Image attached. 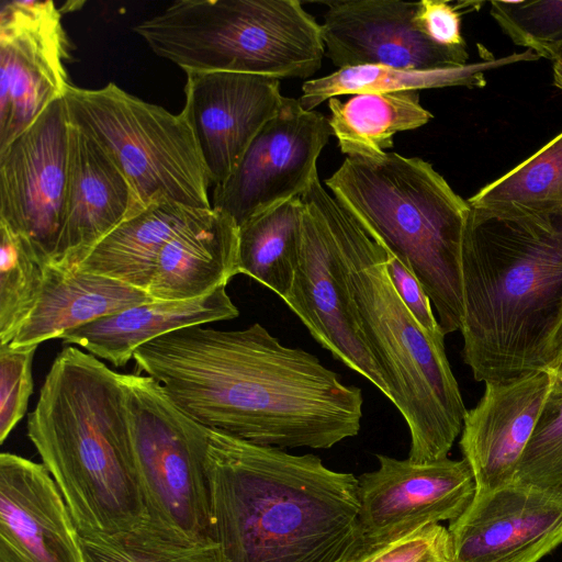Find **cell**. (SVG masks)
Masks as SVG:
<instances>
[{
    "instance_id": "obj_16",
    "label": "cell",
    "mask_w": 562,
    "mask_h": 562,
    "mask_svg": "<svg viewBox=\"0 0 562 562\" xmlns=\"http://www.w3.org/2000/svg\"><path fill=\"white\" fill-rule=\"evenodd\" d=\"M448 531L453 562H539L562 544V494L517 483L476 491Z\"/></svg>"
},
{
    "instance_id": "obj_10",
    "label": "cell",
    "mask_w": 562,
    "mask_h": 562,
    "mask_svg": "<svg viewBox=\"0 0 562 562\" xmlns=\"http://www.w3.org/2000/svg\"><path fill=\"white\" fill-rule=\"evenodd\" d=\"M69 137L61 98L0 150V223L21 237L44 268L54 263L63 227Z\"/></svg>"
},
{
    "instance_id": "obj_30",
    "label": "cell",
    "mask_w": 562,
    "mask_h": 562,
    "mask_svg": "<svg viewBox=\"0 0 562 562\" xmlns=\"http://www.w3.org/2000/svg\"><path fill=\"white\" fill-rule=\"evenodd\" d=\"M77 533L82 562H218L215 543L180 544L143 526L113 535Z\"/></svg>"
},
{
    "instance_id": "obj_9",
    "label": "cell",
    "mask_w": 562,
    "mask_h": 562,
    "mask_svg": "<svg viewBox=\"0 0 562 562\" xmlns=\"http://www.w3.org/2000/svg\"><path fill=\"white\" fill-rule=\"evenodd\" d=\"M143 525L180 544L215 543L206 473L207 428L181 411L151 376L122 373Z\"/></svg>"
},
{
    "instance_id": "obj_21",
    "label": "cell",
    "mask_w": 562,
    "mask_h": 562,
    "mask_svg": "<svg viewBox=\"0 0 562 562\" xmlns=\"http://www.w3.org/2000/svg\"><path fill=\"white\" fill-rule=\"evenodd\" d=\"M238 229L226 213L201 211L161 249L147 293L156 301H187L226 286L239 273Z\"/></svg>"
},
{
    "instance_id": "obj_27",
    "label": "cell",
    "mask_w": 562,
    "mask_h": 562,
    "mask_svg": "<svg viewBox=\"0 0 562 562\" xmlns=\"http://www.w3.org/2000/svg\"><path fill=\"white\" fill-rule=\"evenodd\" d=\"M304 203L301 196L265 211L238 229V269L284 300L300 260Z\"/></svg>"
},
{
    "instance_id": "obj_22",
    "label": "cell",
    "mask_w": 562,
    "mask_h": 562,
    "mask_svg": "<svg viewBox=\"0 0 562 562\" xmlns=\"http://www.w3.org/2000/svg\"><path fill=\"white\" fill-rule=\"evenodd\" d=\"M238 315L226 286H221L199 299L143 303L71 329L60 339L115 367H124L136 349L162 335Z\"/></svg>"
},
{
    "instance_id": "obj_8",
    "label": "cell",
    "mask_w": 562,
    "mask_h": 562,
    "mask_svg": "<svg viewBox=\"0 0 562 562\" xmlns=\"http://www.w3.org/2000/svg\"><path fill=\"white\" fill-rule=\"evenodd\" d=\"M71 123L91 136L121 170L138 212L159 199L212 209L207 172L184 116L146 102L109 82L69 86L64 95Z\"/></svg>"
},
{
    "instance_id": "obj_12",
    "label": "cell",
    "mask_w": 562,
    "mask_h": 562,
    "mask_svg": "<svg viewBox=\"0 0 562 562\" xmlns=\"http://www.w3.org/2000/svg\"><path fill=\"white\" fill-rule=\"evenodd\" d=\"M301 199L304 210L300 260L290 293L283 301L323 348L390 400L382 371L359 327L331 227L311 187Z\"/></svg>"
},
{
    "instance_id": "obj_1",
    "label": "cell",
    "mask_w": 562,
    "mask_h": 562,
    "mask_svg": "<svg viewBox=\"0 0 562 562\" xmlns=\"http://www.w3.org/2000/svg\"><path fill=\"white\" fill-rule=\"evenodd\" d=\"M133 359L192 419L257 445L329 449L361 427V389L259 323L180 328L140 346Z\"/></svg>"
},
{
    "instance_id": "obj_17",
    "label": "cell",
    "mask_w": 562,
    "mask_h": 562,
    "mask_svg": "<svg viewBox=\"0 0 562 562\" xmlns=\"http://www.w3.org/2000/svg\"><path fill=\"white\" fill-rule=\"evenodd\" d=\"M327 5L322 37L325 55L338 69L383 65L435 70L467 65V47L440 46L417 30L419 1L338 0Z\"/></svg>"
},
{
    "instance_id": "obj_5",
    "label": "cell",
    "mask_w": 562,
    "mask_h": 562,
    "mask_svg": "<svg viewBox=\"0 0 562 562\" xmlns=\"http://www.w3.org/2000/svg\"><path fill=\"white\" fill-rule=\"evenodd\" d=\"M311 188L338 243L366 344L408 427L407 459L425 463L447 458L467 409L446 355V335L424 329L404 305L386 271V249L318 177Z\"/></svg>"
},
{
    "instance_id": "obj_37",
    "label": "cell",
    "mask_w": 562,
    "mask_h": 562,
    "mask_svg": "<svg viewBox=\"0 0 562 562\" xmlns=\"http://www.w3.org/2000/svg\"><path fill=\"white\" fill-rule=\"evenodd\" d=\"M0 562H24L4 541L0 540Z\"/></svg>"
},
{
    "instance_id": "obj_28",
    "label": "cell",
    "mask_w": 562,
    "mask_h": 562,
    "mask_svg": "<svg viewBox=\"0 0 562 562\" xmlns=\"http://www.w3.org/2000/svg\"><path fill=\"white\" fill-rule=\"evenodd\" d=\"M476 207H562V132L468 200Z\"/></svg>"
},
{
    "instance_id": "obj_35",
    "label": "cell",
    "mask_w": 562,
    "mask_h": 562,
    "mask_svg": "<svg viewBox=\"0 0 562 562\" xmlns=\"http://www.w3.org/2000/svg\"><path fill=\"white\" fill-rule=\"evenodd\" d=\"M417 30L434 43L450 47L464 48L461 34V18L457 7L441 0L419 1L415 14Z\"/></svg>"
},
{
    "instance_id": "obj_4",
    "label": "cell",
    "mask_w": 562,
    "mask_h": 562,
    "mask_svg": "<svg viewBox=\"0 0 562 562\" xmlns=\"http://www.w3.org/2000/svg\"><path fill=\"white\" fill-rule=\"evenodd\" d=\"M26 429L77 530L113 535L146 522L122 373L65 347L46 374Z\"/></svg>"
},
{
    "instance_id": "obj_32",
    "label": "cell",
    "mask_w": 562,
    "mask_h": 562,
    "mask_svg": "<svg viewBox=\"0 0 562 562\" xmlns=\"http://www.w3.org/2000/svg\"><path fill=\"white\" fill-rule=\"evenodd\" d=\"M491 14L519 46L551 60L562 45V0L492 1Z\"/></svg>"
},
{
    "instance_id": "obj_23",
    "label": "cell",
    "mask_w": 562,
    "mask_h": 562,
    "mask_svg": "<svg viewBox=\"0 0 562 562\" xmlns=\"http://www.w3.org/2000/svg\"><path fill=\"white\" fill-rule=\"evenodd\" d=\"M154 301L144 290L81 270L44 268L37 302L9 344L32 347L60 338L65 333L98 318Z\"/></svg>"
},
{
    "instance_id": "obj_6",
    "label": "cell",
    "mask_w": 562,
    "mask_h": 562,
    "mask_svg": "<svg viewBox=\"0 0 562 562\" xmlns=\"http://www.w3.org/2000/svg\"><path fill=\"white\" fill-rule=\"evenodd\" d=\"M338 203L418 279L445 335L463 317L461 251L470 204L418 157H347L325 180Z\"/></svg>"
},
{
    "instance_id": "obj_24",
    "label": "cell",
    "mask_w": 562,
    "mask_h": 562,
    "mask_svg": "<svg viewBox=\"0 0 562 562\" xmlns=\"http://www.w3.org/2000/svg\"><path fill=\"white\" fill-rule=\"evenodd\" d=\"M201 211L169 199L156 200L104 236L76 270L105 276L147 292L161 249Z\"/></svg>"
},
{
    "instance_id": "obj_7",
    "label": "cell",
    "mask_w": 562,
    "mask_h": 562,
    "mask_svg": "<svg viewBox=\"0 0 562 562\" xmlns=\"http://www.w3.org/2000/svg\"><path fill=\"white\" fill-rule=\"evenodd\" d=\"M184 71L303 78L322 66V27L297 0H181L134 26Z\"/></svg>"
},
{
    "instance_id": "obj_11",
    "label": "cell",
    "mask_w": 562,
    "mask_h": 562,
    "mask_svg": "<svg viewBox=\"0 0 562 562\" xmlns=\"http://www.w3.org/2000/svg\"><path fill=\"white\" fill-rule=\"evenodd\" d=\"M333 134L322 113L283 97L278 113L252 139L238 165L214 187L212 209L238 226L285 201L303 195L318 177L316 161Z\"/></svg>"
},
{
    "instance_id": "obj_36",
    "label": "cell",
    "mask_w": 562,
    "mask_h": 562,
    "mask_svg": "<svg viewBox=\"0 0 562 562\" xmlns=\"http://www.w3.org/2000/svg\"><path fill=\"white\" fill-rule=\"evenodd\" d=\"M386 271L397 295L417 323L430 334H443L423 285L414 273L391 252H387Z\"/></svg>"
},
{
    "instance_id": "obj_13",
    "label": "cell",
    "mask_w": 562,
    "mask_h": 562,
    "mask_svg": "<svg viewBox=\"0 0 562 562\" xmlns=\"http://www.w3.org/2000/svg\"><path fill=\"white\" fill-rule=\"evenodd\" d=\"M69 42L53 1H3L0 12V150L69 86Z\"/></svg>"
},
{
    "instance_id": "obj_14",
    "label": "cell",
    "mask_w": 562,
    "mask_h": 562,
    "mask_svg": "<svg viewBox=\"0 0 562 562\" xmlns=\"http://www.w3.org/2000/svg\"><path fill=\"white\" fill-rule=\"evenodd\" d=\"M375 457L379 468L358 477L359 520L368 550L425 526L457 519L476 492L464 459L415 463Z\"/></svg>"
},
{
    "instance_id": "obj_25",
    "label": "cell",
    "mask_w": 562,
    "mask_h": 562,
    "mask_svg": "<svg viewBox=\"0 0 562 562\" xmlns=\"http://www.w3.org/2000/svg\"><path fill=\"white\" fill-rule=\"evenodd\" d=\"M329 124L341 153L351 158L372 159L393 147L398 132L427 124L432 114L422 106L418 90L353 94L341 102L328 100Z\"/></svg>"
},
{
    "instance_id": "obj_29",
    "label": "cell",
    "mask_w": 562,
    "mask_h": 562,
    "mask_svg": "<svg viewBox=\"0 0 562 562\" xmlns=\"http://www.w3.org/2000/svg\"><path fill=\"white\" fill-rule=\"evenodd\" d=\"M44 267L21 237L0 223V345L10 344L33 311Z\"/></svg>"
},
{
    "instance_id": "obj_2",
    "label": "cell",
    "mask_w": 562,
    "mask_h": 562,
    "mask_svg": "<svg viewBox=\"0 0 562 562\" xmlns=\"http://www.w3.org/2000/svg\"><path fill=\"white\" fill-rule=\"evenodd\" d=\"M205 464L218 562H351L368 550L352 473L209 428Z\"/></svg>"
},
{
    "instance_id": "obj_33",
    "label": "cell",
    "mask_w": 562,
    "mask_h": 562,
    "mask_svg": "<svg viewBox=\"0 0 562 562\" xmlns=\"http://www.w3.org/2000/svg\"><path fill=\"white\" fill-rule=\"evenodd\" d=\"M37 346L0 345V443L24 417L33 393L32 363Z\"/></svg>"
},
{
    "instance_id": "obj_19",
    "label": "cell",
    "mask_w": 562,
    "mask_h": 562,
    "mask_svg": "<svg viewBox=\"0 0 562 562\" xmlns=\"http://www.w3.org/2000/svg\"><path fill=\"white\" fill-rule=\"evenodd\" d=\"M0 540L24 562H82L78 533L43 463L0 454Z\"/></svg>"
},
{
    "instance_id": "obj_18",
    "label": "cell",
    "mask_w": 562,
    "mask_h": 562,
    "mask_svg": "<svg viewBox=\"0 0 562 562\" xmlns=\"http://www.w3.org/2000/svg\"><path fill=\"white\" fill-rule=\"evenodd\" d=\"M551 381V372L537 371L485 383L483 396L464 415L460 439L476 491H494L514 482Z\"/></svg>"
},
{
    "instance_id": "obj_38",
    "label": "cell",
    "mask_w": 562,
    "mask_h": 562,
    "mask_svg": "<svg viewBox=\"0 0 562 562\" xmlns=\"http://www.w3.org/2000/svg\"><path fill=\"white\" fill-rule=\"evenodd\" d=\"M552 373H562V352L560 355L558 362L555 363V366L552 370Z\"/></svg>"
},
{
    "instance_id": "obj_20",
    "label": "cell",
    "mask_w": 562,
    "mask_h": 562,
    "mask_svg": "<svg viewBox=\"0 0 562 562\" xmlns=\"http://www.w3.org/2000/svg\"><path fill=\"white\" fill-rule=\"evenodd\" d=\"M137 212L121 170L91 136L70 121L64 218L53 266L76 270L104 236Z\"/></svg>"
},
{
    "instance_id": "obj_34",
    "label": "cell",
    "mask_w": 562,
    "mask_h": 562,
    "mask_svg": "<svg viewBox=\"0 0 562 562\" xmlns=\"http://www.w3.org/2000/svg\"><path fill=\"white\" fill-rule=\"evenodd\" d=\"M351 562H453L448 528L432 524L370 548Z\"/></svg>"
},
{
    "instance_id": "obj_26",
    "label": "cell",
    "mask_w": 562,
    "mask_h": 562,
    "mask_svg": "<svg viewBox=\"0 0 562 562\" xmlns=\"http://www.w3.org/2000/svg\"><path fill=\"white\" fill-rule=\"evenodd\" d=\"M540 58L532 50L520 55L504 57L482 64H467L461 67L412 70L383 65H362L339 68L335 72L317 79L306 80L302 85L299 99L302 108H314L330 98L342 94L386 93L403 90H422L464 86L468 88L485 86L484 70L516 61H529Z\"/></svg>"
},
{
    "instance_id": "obj_15",
    "label": "cell",
    "mask_w": 562,
    "mask_h": 562,
    "mask_svg": "<svg viewBox=\"0 0 562 562\" xmlns=\"http://www.w3.org/2000/svg\"><path fill=\"white\" fill-rule=\"evenodd\" d=\"M181 111L213 187L224 183L248 146L279 111L280 79L229 71L188 70Z\"/></svg>"
},
{
    "instance_id": "obj_3",
    "label": "cell",
    "mask_w": 562,
    "mask_h": 562,
    "mask_svg": "<svg viewBox=\"0 0 562 562\" xmlns=\"http://www.w3.org/2000/svg\"><path fill=\"white\" fill-rule=\"evenodd\" d=\"M462 356L476 381L552 372L562 352V207L470 205Z\"/></svg>"
},
{
    "instance_id": "obj_31",
    "label": "cell",
    "mask_w": 562,
    "mask_h": 562,
    "mask_svg": "<svg viewBox=\"0 0 562 562\" xmlns=\"http://www.w3.org/2000/svg\"><path fill=\"white\" fill-rule=\"evenodd\" d=\"M552 381L513 483L562 494V373Z\"/></svg>"
}]
</instances>
